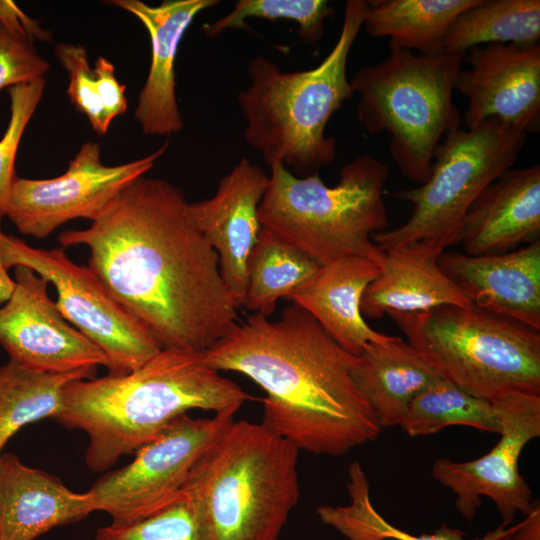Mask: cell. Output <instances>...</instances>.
<instances>
[{
  "mask_svg": "<svg viewBox=\"0 0 540 540\" xmlns=\"http://www.w3.org/2000/svg\"><path fill=\"white\" fill-rule=\"evenodd\" d=\"M188 205L178 187L144 175L58 241L89 249V268L162 349L203 354L238 324L239 308Z\"/></svg>",
  "mask_w": 540,
  "mask_h": 540,
  "instance_id": "6da1fadb",
  "label": "cell"
},
{
  "mask_svg": "<svg viewBox=\"0 0 540 540\" xmlns=\"http://www.w3.org/2000/svg\"><path fill=\"white\" fill-rule=\"evenodd\" d=\"M202 358L260 386L266 393L261 423L299 451L343 456L382 431L352 379L357 356L297 304L286 306L278 321L252 314Z\"/></svg>",
  "mask_w": 540,
  "mask_h": 540,
  "instance_id": "7a4b0ae2",
  "label": "cell"
},
{
  "mask_svg": "<svg viewBox=\"0 0 540 540\" xmlns=\"http://www.w3.org/2000/svg\"><path fill=\"white\" fill-rule=\"evenodd\" d=\"M252 399L202 354L162 349L127 374L68 383L54 420L87 434L86 464L104 472L190 410L235 414Z\"/></svg>",
  "mask_w": 540,
  "mask_h": 540,
  "instance_id": "3957f363",
  "label": "cell"
},
{
  "mask_svg": "<svg viewBox=\"0 0 540 540\" xmlns=\"http://www.w3.org/2000/svg\"><path fill=\"white\" fill-rule=\"evenodd\" d=\"M299 452L262 423L233 420L182 489L202 540H278L300 497Z\"/></svg>",
  "mask_w": 540,
  "mask_h": 540,
  "instance_id": "277c9868",
  "label": "cell"
},
{
  "mask_svg": "<svg viewBox=\"0 0 540 540\" xmlns=\"http://www.w3.org/2000/svg\"><path fill=\"white\" fill-rule=\"evenodd\" d=\"M365 8V0L346 1L339 37L316 67L283 72L261 55L248 63L250 83L237 101L246 122L245 141L266 163L280 160L305 177L335 160L336 139L325 131L332 115L354 94L347 63Z\"/></svg>",
  "mask_w": 540,
  "mask_h": 540,
  "instance_id": "5b68a950",
  "label": "cell"
},
{
  "mask_svg": "<svg viewBox=\"0 0 540 540\" xmlns=\"http://www.w3.org/2000/svg\"><path fill=\"white\" fill-rule=\"evenodd\" d=\"M269 185L258 208L262 227L323 265L361 257L380 267L384 252L374 234L389 228L383 199L388 167L372 154L345 164L335 186L319 173L294 175L280 160L267 163Z\"/></svg>",
  "mask_w": 540,
  "mask_h": 540,
  "instance_id": "8992f818",
  "label": "cell"
},
{
  "mask_svg": "<svg viewBox=\"0 0 540 540\" xmlns=\"http://www.w3.org/2000/svg\"><path fill=\"white\" fill-rule=\"evenodd\" d=\"M463 56H424L389 49L388 56L360 68L350 80L359 94L357 119L370 133L389 135L391 158L407 179L422 184L443 138L461 128L453 102Z\"/></svg>",
  "mask_w": 540,
  "mask_h": 540,
  "instance_id": "52a82bcc",
  "label": "cell"
},
{
  "mask_svg": "<svg viewBox=\"0 0 540 540\" xmlns=\"http://www.w3.org/2000/svg\"><path fill=\"white\" fill-rule=\"evenodd\" d=\"M387 314L443 379L469 394L540 395V330L473 304Z\"/></svg>",
  "mask_w": 540,
  "mask_h": 540,
  "instance_id": "ba28073f",
  "label": "cell"
},
{
  "mask_svg": "<svg viewBox=\"0 0 540 540\" xmlns=\"http://www.w3.org/2000/svg\"><path fill=\"white\" fill-rule=\"evenodd\" d=\"M527 134L498 119L459 128L437 146L430 176L418 187L393 193L412 212L399 226L373 235L378 248L439 257L459 243L463 220L482 190L512 168Z\"/></svg>",
  "mask_w": 540,
  "mask_h": 540,
  "instance_id": "9c48e42d",
  "label": "cell"
},
{
  "mask_svg": "<svg viewBox=\"0 0 540 540\" xmlns=\"http://www.w3.org/2000/svg\"><path fill=\"white\" fill-rule=\"evenodd\" d=\"M0 250L7 270L27 267L55 287L59 312L103 351L109 362V375L127 374L162 350L96 274L89 267L75 264L62 248H33L3 233Z\"/></svg>",
  "mask_w": 540,
  "mask_h": 540,
  "instance_id": "30bf717a",
  "label": "cell"
},
{
  "mask_svg": "<svg viewBox=\"0 0 540 540\" xmlns=\"http://www.w3.org/2000/svg\"><path fill=\"white\" fill-rule=\"evenodd\" d=\"M233 420V413L180 416L129 464L93 484L88 491L96 511L107 513L112 524L127 525L164 509L181 497L196 461Z\"/></svg>",
  "mask_w": 540,
  "mask_h": 540,
  "instance_id": "8fae6325",
  "label": "cell"
},
{
  "mask_svg": "<svg viewBox=\"0 0 540 540\" xmlns=\"http://www.w3.org/2000/svg\"><path fill=\"white\" fill-rule=\"evenodd\" d=\"M499 413V441L486 454L464 462L436 458L432 476L455 495L454 506L468 521L474 519L481 497L490 498L511 526L517 513L527 516L536 501L519 470L525 446L540 436V395L510 392L494 400Z\"/></svg>",
  "mask_w": 540,
  "mask_h": 540,
  "instance_id": "7c38bea8",
  "label": "cell"
},
{
  "mask_svg": "<svg viewBox=\"0 0 540 540\" xmlns=\"http://www.w3.org/2000/svg\"><path fill=\"white\" fill-rule=\"evenodd\" d=\"M168 143L134 161L108 166L97 143L86 142L67 170L50 179L16 177L4 212L19 232L37 239L76 218L94 221L132 181L144 176Z\"/></svg>",
  "mask_w": 540,
  "mask_h": 540,
  "instance_id": "4fadbf2b",
  "label": "cell"
},
{
  "mask_svg": "<svg viewBox=\"0 0 540 540\" xmlns=\"http://www.w3.org/2000/svg\"><path fill=\"white\" fill-rule=\"evenodd\" d=\"M14 281L12 295L0 308V344L10 360L54 374L108 368L103 351L59 312L47 280L16 266Z\"/></svg>",
  "mask_w": 540,
  "mask_h": 540,
  "instance_id": "5bb4252c",
  "label": "cell"
},
{
  "mask_svg": "<svg viewBox=\"0 0 540 540\" xmlns=\"http://www.w3.org/2000/svg\"><path fill=\"white\" fill-rule=\"evenodd\" d=\"M454 90L467 98L465 129L498 119L527 135L540 129V43H490L463 56Z\"/></svg>",
  "mask_w": 540,
  "mask_h": 540,
  "instance_id": "9a60e30c",
  "label": "cell"
},
{
  "mask_svg": "<svg viewBox=\"0 0 540 540\" xmlns=\"http://www.w3.org/2000/svg\"><path fill=\"white\" fill-rule=\"evenodd\" d=\"M268 185L269 175L243 157L211 198L188 205L195 226L218 255L221 278L238 308L245 299L247 262L262 228L258 208Z\"/></svg>",
  "mask_w": 540,
  "mask_h": 540,
  "instance_id": "2e32d148",
  "label": "cell"
},
{
  "mask_svg": "<svg viewBox=\"0 0 540 540\" xmlns=\"http://www.w3.org/2000/svg\"><path fill=\"white\" fill-rule=\"evenodd\" d=\"M442 272L478 308L540 330V241L491 255L444 251Z\"/></svg>",
  "mask_w": 540,
  "mask_h": 540,
  "instance_id": "e0dca14e",
  "label": "cell"
},
{
  "mask_svg": "<svg viewBox=\"0 0 540 540\" xmlns=\"http://www.w3.org/2000/svg\"><path fill=\"white\" fill-rule=\"evenodd\" d=\"M219 2L165 0L155 6L140 0L107 2L133 14L149 34L151 62L135 109V117L145 134L171 135L183 128L176 98L175 61L178 47L194 18Z\"/></svg>",
  "mask_w": 540,
  "mask_h": 540,
  "instance_id": "ac0fdd59",
  "label": "cell"
},
{
  "mask_svg": "<svg viewBox=\"0 0 540 540\" xmlns=\"http://www.w3.org/2000/svg\"><path fill=\"white\" fill-rule=\"evenodd\" d=\"M539 233L540 165L535 164L511 168L482 190L463 220L459 243L468 255L500 254L539 240Z\"/></svg>",
  "mask_w": 540,
  "mask_h": 540,
  "instance_id": "d6986e66",
  "label": "cell"
},
{
  "mask_svg": "<svg viewBox=\"0 0 540 540\" xmlns=\"http://www.w3.org/2000/svg\"><path fill=\"white\" fill-rule=\"evenodd\" d=\"M95 511L89 491L73 492L59 478L23 464L15 454H1L0 540H35Z\"/></svg>",
  "mask_w": 540,
  "mask_h": 540,
  "instance_id": "ffe728a7",
  "label": "cell"
},
{
  "mask_svg": "<svg viewBox=\"0 0 540 540\" xmlns=\"http://www.w3.org/2000/svg\"><path fill=\"white\" fill-rule=\"evenodd\" d=\"M379 274L380 266L369 259H335L320 265L287 299L307 311L340 347L358 356L368 343L391 337L373 330L360 310L365 289Z\"/></svg>",
  "mask_w": 540,
  "mask_h": 540,
  "instance_id": "44dd1931",
  "label": "cell"
},
{
  "mask_svg": "<svg viewBox=\"0 0 540 540\" xmlns=\"http://www.w3.org/2000/svg\"><path fill=\"white\" fill-rule=\"evenodd\" d=\"M351 376L382 429L399 425L413 398L442 379L397 336L368 343L357 356Z\"/></svg>",
  "mask_w": 540,
  "mask_h": 540,
  "instance_id": "7402d4cb",
  "label": "cell"
},
{
  "mask_svg": "<svg viewBox=\"0 0 540 540\" xmlns=\"http://www.w3.org/2000/svg\"><path fill=\"white\" fill-rule=\"evenodd\" d=\"M437 259L409 251H385L380 274L362 295V316L379 319L388 312H420L442 305H472L442 272Z\"/></svg>",
  "mask_w": 540,
  "mask_h": 540,
  "instance_id": "603a6c76",
  "label": "cell"
},
{
  "mask_svg": "<svg viewBox=\"0 0 540 540\" xmlns=\"http://www.w3.org/2000/svg\"><path fill=\"white\" fill-rule=\"evenodd\" d=\"M476 0L366 1L362 27L371 37H389V49L424 56L444 53L452 21Z\"/></svg>",
  "mask_w": 540,
  "mask_h": 540,
  "instance_id": "cb8c5ba5",
  "label": "cell"
},
{
  "mask_svg": "<svg viewBox=\"0 0 540 540\" xmlns=\"http://www.w3.org/2000/svg\"><path fill=\"white\" fill-rule=\"evenodd\" d=\"M346 487L349 504L316 508L319 520L346 540H507L517 526L504 527L500 524L474 539H466L465 532L446 524L434 533L415 535L392 525L377 511L371 501L369 480L360 462L353 461L349 465Z\"/></svg>",
  "mask_w": 540,
  "mask_h": 540,
  "instance_id": "d4e9b609",
  "label": "cell"
},
{
  "mask_svg": "<svg viewBox=\"0 0 540 540\" xmlns=\"http://www.w3.org/2000/svg\"><path fill=\"white\" fill-rule=\"evenodd\" d=\"M490 43H540L539 0H476L450 24L444 53L464 56Z\"/></svg>",
  "mask_w": 540,
  "mask_h": 540,
  "instance_id": "484cf974",
  "label": "cell"
},
{
  "mask_svg": "<svg viewBox=\"0 0 540 540\" xmlns=\"http://www.w3.org/2000/svg\"><path fill=\"white\" fill-rule=\"evenodd\" d=\"M96 370L45 373L10 360L0 366V456L11 437L25 425L53 418L62 408L64 387L94 377Z\"/></svg>",
  "mask_w": 540,
  "mask_h": 540,
  "instance_id": "4316f807",
  "label": "cell"
},
{
  "mask_svg": "<svg viewBox=\"0 0 540 540\" xmlns=\"http://www.w3.org/2000/svg\"><path fill=\"white\" fill-rule=\"evenodd\" d=\"M319 264L271 230L262 227L247 262V286L243 306L271 315L278 299L287 298L309 280Z\"/></svg>",
  "mask_w": 540,
  "mask_h": 540,
  "instance_id": "83f0119b",
  "label": "cell"
},
{
  "mask_svg": "<svg viewBox=\"0 0 540 540\" xmlns=\"http://www.w3.org/2000/svg\"><path fill=\"white\" fill-rule=\"evenodd\" d=\"M399 426L410 437L435 434L449 426L496 434L501 430L494 401L469 394L443 378L413 398Z\"/></svg>",
  "mask_w": 540,
  "mask_h": 540,
  "instance_id": "f1b7e54d",
  "label": "cell"
},
{
  "mask_svg": "<svg viewBox=\"0 0 540 540\" xmlns=\"http://www.w3.org/2000/svg\"><path fill=\"white\" fill-rule=\"evenodd\" d=\"M333 15L334 9L326 0H237L232 11L204 24L202 30L207 37L215 38L229 29H248L249 18L283 19L297 24L304 43L316 44L324 35L325 20Z\"/></svg>",
  "mask_w": 540,
  "mask_h": 540,
  "instance_id": "f546056e",
  "label": "cell"
},
{
  "mask_svg": "<svg viewBox=\"0 0 540 540\" xmlns=\"http://www.w3.org/2000/svg\"><path fill=\"white\" fill-rule=\"evenodd\" d=\"M45 78L9 88L10 118L0 139V215L16 179L15 159L24 131L44 93Z\"/></svg>",
  "mask_w": 540,
  "mask_h": 540,
  "instance_id": "4dcf8cb0",
  "label": "cell"
},
{
  "mask_svg": "<svg viewBox=\"0 0 540 540\" xmlns=\"http://www.w3.org/2000/svg\"><path fill=\"white\" fill-rule=\"evenodd\" d=\"M95 540H202L192 512L183 496L159 512L127 525L97 530Z\"/></svg>",
  "mask_w": 540,
  "mask_h": 540,
  "instance_id": "1f68e13d",
  "label": "cell"
},
{
  "mask_svg": "<svg viewBox=\"0 0 540 540\" xmlns=\"http://www.w3.org/2000/svg\"><path fill=\"white\" fill-rule=\"evenodd\" d=\"M55 55L68 73L67 95L71 103L85 114L95 133L106 134L111 122L98 96L95 75L86 49L79 44L59 43L55 46Z\"/></svg>",
  "mask_w": 540,
  "mask_h": 540,
  "instance_id": "d6a6232c",
  "label": "cell"
},
{
  "mask_svg": "<svg viewBox=\"0 0 540 540\" xmlns=\"http://www.w3.org/2000/svg\"><path fill=\"white\" fill-rule=\"evenodd\" d=\"M49 67L33 42L11 34L0 25V92L6 87L44 78Z\"/></svg>",
  "mask_w": 540,
  "mask_h": 540,
  "instance_id": "836d02e7",
  "label": "cell"
},
{
  "mask_svg": "<svg viewBox=\"0 0 540 540\" xmlns=\"http://www.w3.org/2000/svg\"><path fill=\"white\" fill-rule=\"evenodd\" d=\"M93 72L102 107L107 119L112 122L127 110L126 86L117 80L114 65L102 56L96 59Z\"/></svg>",
  "mask_w": 540,
  "mask_h": 540,
  "instance_id": "e575fe53",
  "label": "cell"
},
{
  "mask_svg": "<svg viewBox=\"0 0 540 540\" xmlns=\"http://www.w3.org/2000/svg\"><path fill=\"white\" fill-rule=\"evenodd\" d=\"M0 25L11 34L33 42L49 41L52 34L28 17L13 1H0Z\"/></svg>",
  "mask_w": 540,
  "mask_h": 540,
  "instance_id": "d590c367",
  "label": "cell"
},
{
  "mask_svg": "<svg viewBox=\"0 0 540 540\" xmlns=\"http://www.w3.org/2000/svg\"><path fill=\"white\" fill-rule=\"evenodd\" d=\"M507 540H540V504L538 499L531 512L517 523L516 529Z\"/></svg>",
  "mask_w": 540,
  "mask_h": 540,
  "instance_id": "8d00e7d4",
  "label": "cell"
},
{
  "mask_svg": "<svg viewBox=\"0 0 540 540\" xmlns=\"http://www.w3.org/2000/svg\"><path fill=\"white\" fill-rule=\"evenodd\" d=\"M1 217L2 215H0V240L3 235V232L1 231ZM14 287H15L14 278H12L8 274V270L4 266L3 259L1 256V250H0V303L6 302L10 298L14 290Z\"/></svg>",
  "mask_w": 540,
  "mask_h": 540,
  "instance_id": "74e56055",
  "label": "cell"
}]
</instances>
